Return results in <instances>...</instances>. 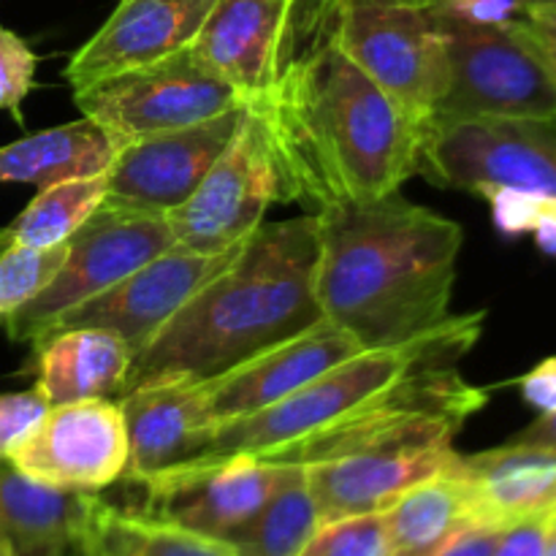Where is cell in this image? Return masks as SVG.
Masks as SVG:
<instances>
[{
  "label": "cell",
  "instance_id": "12",
  "mask_svg": "<svg viewBox=\"0 0 556 556\" xmlns=\"http://www.w3.org/2000/svg\"><path fill=\"white\" fill-rule=\"evenodd\" d=\"M286 465L233 454L199 456L155 476L125 481L141 492L136 514L168 521L182 530L226 541L255 519L280 483Z\"/></svg>",
  "mask_w": 556,
  "mask_h": 556
},
{
  "label": "cell",
  "instance_id": "14",
  "mask_svg": "<svg viewBox=\"0 0 556 556\" xmlns=\"http://www.w3.org/2000/svg\"><path fill=\"white\" fill-rule=\"evenodd\" d=\"M242 244L220 253H201V250L172 244L144 266L130 271L117 286L65 313L54 331L79 329V326L106 329L123 337L134 353H141L201 288L210 286L237 258Z\"/></svg>",
  "mask_w": 556,
  "mask_h": 556
},
{
  "label": "cell",
  "instance_id": "23",
  "mask_svg": "<svg viewBox=\"0 0 556 556\" xmlns=\"http://www.w3.org/2000/svg\"><path fill=\"white\" fill-rule=\"evenodd\" d=\"M123 141L103 125L81 117L0 147V182L36 188L68 179L101 177L117 157Z\"/></svg>",
  "mask_w": 556,
  "mask_h": 556
},
{
  "label": "cell",
  "instance_id": "2",
  "mask_svg": "<svg viewBox=\"0 0 556 556\" xmlns=\"http://www.w3.org/2000/svg\"><path fill=\"white\" fill-rule=\"evenodd\" d=\"M315 293L326 320L364 351L391 348L451 318L465 231L400 190L315 212Z\"/></svg>",
  "mask_w": 556,
  "mask_h": 556
},
{
  "label": "cell",
  "instance_id": "20",
  "mask_svg": "<svg viewBox=\"0 0 556 556\" xmlns=\"http://www.w3.org/2000/svg\"><path fill=\"white\" fill-rule=\"evenodd\" d=\"M36 389L49 405L81 400H117L125 389L134 348L106 329H58L33 345Z\"/></svg>",
  "mask_w": 556,
  "mask_h": 556
},
{
  "label": "cell",
  "instance_id": "28",
  "mask_svg": "<svg viewBox=\"0 0 556 556\" xmlns=\"http://www.w3.org/2000/svg\"><path fill=\"white\" fill-rule=\"evenodd\" d=\"M68 242L49 250L11 248L0 253V320L30 302L60 269Z\"/></svg>",
  "mask_w": 556,
  "mask_h": 556
},
{
  "label": "cell",
  "instance_id": "11",
  "mask_svg": "<svg viewBox=\"0 0 556 556\" xmlns=\"http://www.w3.org/2000/svg\"><path fill=\"white\" fill-rule=\"evenodd\" d=\"M282 199L280 172L271 155L264 123L248 103L242 125L195 193L168 212L174 244L220 253L242 244L264 223L271 204Z\"/></svg>",
  "mask_w": 556,
  "mask_h": 556
},
{
  "label": "cell",
  "instance_id": "15",
  "mask_svg": "<svg viewBox=\"0 0 556 556\" xmlns=\"http://www.w3.org/2000/svg\"><path fill=\"white\" fill-rule=\"evenodd\" d=\"M244 114L248 103L204 123L125 141L106 172V201L157 215L182 206L231 144Z\"/></svg>",
  "mask_w": 556,
  "mask_h": 556
},
{
  "label": "cell",
  "instance_id": "10",
  "mask_svg": "<svg viewBox=\"0 0 556 556\" xmlns=\"http://www.w3.org/2000/svg\"><path fill=\"white\" fill-rule=\"evenodd\" d=\"M418 174L438 188L478 195L489 188L556 195V114L432 128L424 136Z\"/></svg>",
  "mask_w": 556,
  "mask_h": 556
},
{
  "label": "cell",
  "instance_id": "27",
  "mask_svg": "<svg viewBox=\"0 0 556 556\" xmlns=\"http://www.w3.org/2000/svg\"><path fill=\"white\" fill-rule=\"evenodd\" d=\"M106 199V174L49 185L0 228V253L11 248L49 250L65 244Z\"/></svg>",
  "mask_w": 556,
  "mask_h": 556
},
{
  "label": "cell",
  "instance_id": "5",
  "mask_svg": "<svg viewBox=\"0 0 556 556\" xmlns=\"http://www.w3.org/2000/svg\"><path fill=\"white\" fill-rule=\"evenodd\" d=\"M445 90L432 128L467 119H541L556 114V81L525 22L467 25L443 11Z\"/></svg>",
  "mask_w": 556,
  "mask_h": 556
},
{
  "label": "cell",
  "instance_id": "25",
  "mask_svg": "<svg viewBox=\"0 0 556 556\" xmlns=\"http://www.w3.org/2000/svg\"><path fill=\"white\" fill-rule=\"evenodd\" d=\"M383 519L394 556H429L478 525L470 489L456 467L402 494L383 510Z\"/></svg>",
  "mask_w": 556,
  "mask_h": 556
},
{
  "label": "cell",
  "instance_id": "7",
  "mask_svg": "<svg viewBox=\"0 0 556 556\" xmlns=\"http://www.w3.org/2000/svg\"><path fill=\"white\" fill-rule=\"evenodd\" d=\"M337 27L340 0H215L190 49L253 101Z\"/></svg>",
  "mask_w": 556,
  "mask_h": 556
},
{
  "label": "cell",
  "instance_id": "19",
  "mask_svg": "<svg viewBox=\"0 0 556 556\" xmlns=\"http://www.w3.org/2000/svg\"><path fill=\"white\" fill-rule=\"evenodd\" d=\"M364 348L331 320L255 353L248 362L212 378V413L217 424L237 421L288 400L337 364L348 362Z\"/></svg>",
  "mask_w": 556,
  "mask_h": 556
},
{
  "label": "cell",
  "instance_id": "37",
  "mask_svg": "<svg viewBox=\"0 0 556 556\" xmlns=\"http://www.w3.org/2000/svg\"><path fill=\"white\" fill-rule=\"evenodd\" d=\"M500 532H503V527L497 525L467 527V530L459 532L448 546H443L440 552L429 556H492L494 546H497L500 541Z\"/></svg>",
  "mask_w": 556,
  "mask_h": 556
},
{
  "label": "cell",
  "instance_id": "18",
  "mask_svg": "<svg viewBox=\"0 0 556 556\" xmlns=\"http://www.w3.org/2000/svg\"><path fill=\"white\" fill-rule=\"evenodd\" d=\"M215 0H119L65 65L74 90L193 47Z\"/></svg>",
  "mask_w": 556,
  "mask_h": 556
},
{
  "label": "cell",
  "instance_id": "42",
  "mask_svg": "<svg viewBox=\"0 0 556 556\" xmlns=\"http://www.w3.org/2000/svg\"><path fill=\"white\" fill-rule=\"evenodd\" d=\"M27 556H63V552H38V554H27Z\"/></svg>",
  "mask_w": 556,
  "mask_h": 556
},
{
  "label": "cell",
  "instance_id": "9",
  "mask_svg": "<svg viewBox=\"0 0 556 556\" xmlns=\"http://www.w3.org/2000/svg\"><path fill=\"white\" fill-rule=\"evenodd\" d=\"M81 117L103 125L119 141L204 123L248 103V98L193 49L74 90Z\"/></svg>",
  "mask_w": 556,
  "mask_h": 556
},
{
  "label": "cell",
  "instance_id": "43",
  "mask_svg": "<svg viewBox=\"0 0 556 556\" xmlns=\"http://www.w3.org/2000/svg\"><path fill=\"white\" fill-rule=\"evenodd\" d=\"M0 556H11L9 552H3V548H0Z\"/></svg>",
  "mask_w": 556,
  "mask_h": 556
},
{
  "label": "cell",
  "instance_id": "29",
  "mask_svg": "<svg viewBox=\"0 0 556 556\" xmlns=\"http://www.w3.org/2000/svg\"><path fill=\"white\" fill-rule=\"evenodd\" d=\"M299 556H394L383 514L324 521Z\"/></svg>",
  "mask_w": 556,
  "mask_h": 556
},
{
  "label": "cell",
  "instance_id": "4",
  "mask_svg": "<svg viewBox=\"0 0 556 556\" xmlns=\"http://www.w3.org/2000/svg\"><path fill=\"white\" fill-rule=\"evenodd\" d=\"M486 313L451 315L440 329L391 348H369L348 362L326 369L320 378L299 389L288 400L237 418L217 424L206 451L201 456H264L304 443V440L340 427L356 413L367 410L383 400L416 369L429 364H456L478 342Z\"/></svg>",
  "mask_w": 556,
  "mask_h": 556
},
{
  "label": "cell",
  "instance_id": "31",
  "mask_svg": "<svg viewBox=\"0 0 556 556\" xmlns=\"http://www.w3.org/2000/svg\"><path fill=\"white\" fill-rule=\"evenodd\" d=\"M481 195L492 206L494 226L505 237L532 233L538 215H541L543 201H546L543 193H532V190L521 188H489Z\"/></svg>",
  "mask_w": 556,
  "mask_h": 556
},
{
  "label": "cell",
  "instance_id": "1",
  "mask_svg": "<svg viewBox=\"0 0 556 556\" xmlns=\"http://www.w3.org/2000/svg\"><path fill=\"white\" fill-rule=\"evenodd\" d=\"M248 103L269 136L286 204L320 212L380 199L418 174L424 134L337 36Z\"/></svg>",
  "mask_w": 556,
  "mask_h": 556
},
{
  "label": "cell",
  "instance_id": "8",
  "mask_svg": "<svg viewBox=\"0 0 556 556\" xmlns=\"http://www.w3.org/2000/svg\"><path fill=\"white\" fill-rule=\"evenodd\" d=\"M174 244L166 215L134 206L103 204L68 239V250L52 280L20 309L3 318L11 342L38 345L65 313L109 291Z\"/></svg>",
  "mask_w": 556,
  "mask_h": 556
},
{
  "label": "cell",
  "instance_id": "17",
  "mask_svg": "<svg viewBox=\"0 0 556 556\" xmlns=\"http://www.w3.org/2000/svg\"><path fill=\"white\" fill-rule=\"evenodd\" d=\"M459 456L454 443L418 440L313 462L304 465V472L320 521H334L358 514H383L413 486L454 470Z\"/></svg>",
  "mask_w": 556,
  "mask_h": 556
},
{
  "label": "cell",
  "instance_id": "24",
  "mask_svg": "<svg viewBox=\"0 0 556 556\" xmlns=\"http://www.w3.org/2000/svg\"><path fill=\"white\" fill-rule=\"evenodd\" d=\"M63 556H233L215 538L96 500Z\"/></svg>",
  "mask_w": 556,
  "mask_h": 556
},
{
  "label": "cell",
  "instance_id": "41",
  "mask_svg": "<svg viewBox=\"0 0 556 556\" xmlns=\"http://www.w3.org/2000/svg\"><path fill=\"white\" fill-rule=\"evenodd\" d=\"M521 3L527 9V5H556V0H521Z\"/></svg>",
  "mask_w": 556,
  "mask_h": 556
},
{
  "label": "cell",
  "instance_id": "22",
  "mask_svg": "<svg viewBox=\"0 0 556 556\" xmlns=\"http://www.w3.org/2000/svg\"><path fill=\"white\" fill-rule=\"evenodd\" d=\"M96 500L98 494L33 481L0 459V548L11 556L65 552Z\"/></svg>",
  "mask_w": 556,
  "mask_h": 556
},
{
  "label": "cell",
  "instance_id": "6",
  "mask_svg": "<svg viewBox=\"0 0 556 556\" xmlns=\"http://www.w3.org/2000/svg\"><path fill=\"white\" fill-rule=\"evenodd\" d=\"M337 41L427 136L448 76L440 0H340Z\"/></svg>",
  "mask_w": 556,
  "mask_h": 556
},
{
  "label": "cell",
  "instance_id": "38",
  "mask_svg": "<svg viewBox=\"0 0 556 556\" xmlns=\"http://www.w3.org/2000/svg\"><path fill=\"white\" fill-rule=\"evenodd\" d=\"M508 443L521 445V448L552 451V454H556V410L546 413V416H538V421H532L530 427L514 434Z\"/></svg>",
  "mask_w": 556,
  "mask_h": 556
},
{
  "label": "cell",
  "instance_id": "34",
  "mask_svg": "<svg viewBox=\"0 0 556 556\" xmlns=\"http://www.w3.org/2000/svg\"><path fill=\"white\" fill-rule=\"evenodd\" d=\"M440 9L467 25H508L525 14L521 0H440Z\"/></svg>",
  "mask_w": 556,
  "mask_h": 556
},
{
  "label": "cell",
  "instance_id": "32",
  "mask_svg": "<svg viewBox=\"0 0 556 556\" xmlns=\"http://www.w3.org/2000/svg\"><path fill=\"white\" fill-rule=\"evenodd\" d=\"M47 410L49 402L36 386L30 391L0 394V459H5V454L41 421Z\"/></svg>",
  "mask_w": 556,
  "mask_h": 556
},
{
  "label": "cell",
  "instance_id": "33",
  "mask_svg": "<svg viewBox=\"0 0 556 556\" xmlns=\"http://www.w3.org/2000/svg\"><path fill=\"white\" fill-rule=\"evenodd\" d=\"M548 521H552V514H541L527 516V519L503 527L492 556H543V552H546Z\"/></svg>",
  "mask_w": 556,
  "mask_h": 556
},
{
  "label": "cell",
  "instance_id": "16",
  "mask_svg": "<svg viewBox=\"0 0 556 556\" xmlns=\"http://www.w3.org/2000/svg\"><path fill=\"white\" fill-rule=\"evenodd\" d=\"M128 429V470L123 481L155 476L199 459L217 421L212 413V378H172L134 386L117 396Z\"/></svg>",
  "mask_w": 556,
  "mask_h": 556
},
{
  "label": "cell",
  "instance_id": "21",
  "mask_svg": "<svg viewBox=\"0 0 556 556\" xmlns=\"http://www.w3.org/2000/svg\"><path fill=\"white\" fill-rule=\"evenodd\" d=\"M456 472L470 489L478 525L508 527L527 516L556 510V454L552 451L500 445L459 456Z\"/></svg>",
  "mask_w": 556,
  "mask_h": 556
},
{
  "label": "cell",
  "instance_id": "36",
  "mask_svg": "<svg viewBox=\"0 0 556 556\" xmlns=\"http://www.w3.org/2000/svg\"><path fill=\"white\" fill-rule=\"evenodd\" d=\"M521 22L541 49L556 81V5H527Z\"/></svg>",
  "mask_w": 556,
  "mask_h": 556
},
{
  "label": "cell",
  "instance_id": "40",
  "mask_svg": "<svg viewBox=\"0 0 556 556\" xmlns=\"http://www.w3.org/2000/svg\"><path fill=\"white\" fill-rule=\"evenodd\" d=\"M543 556H556V510L552 514V521H548V538H546V552Z\"/></svg>",
  "mask_w": 556,
  "mask_h": 556
},
{
  "label": "cell",
  "instance_id": "30",
  "mask_svg": "<svg viewBox=\"0 0 556 556\" xmlns=\"http://www.w3.org/2000/svg\"><path fill=\"white\" fill-rule=\"evenodd\" d=\"M38 58L25 38L0 25V109L22 123V101L36 85Z\"/></svg>",
  "mask_w": 556,
  "mask_h": 556
},
{
  "label": "cell",
  "instance_id": "3",
  "mask_svg": "<svg viewBox=\"0 0 556 556\" xmlns=\"http://www.w3.org/2000/svg\"><path fill=\"white\" fill-rule=\"evenodd\" d=\"M315 269V212L261 223L244 239L237 258L201 288L144 351L136 353L123 391L172 375L217 378L324 320Z\"/></svg>",
  "mask_w": 556,
  "mask_h": 556
},
{
  "label": "cell",
  "instance_id": "39",
  "mask_svg": "<svg viewBox=\"0 0 556 556\" xmlns=\"http://www.w3.org/2000/svg\"><path fill=\"white\" fill-rule=\"evenodd\" d=\"M532 237H535L538 248L546 255L556 258V195H546L541 206V215H538L535 228H532Z\"/></svg>",
  "mask_w": 556,
  "mask_h": 556
},
{
  "label": "cell",
  "instance_id": "35",
  "mask_svg": "<svg viewBox=\"0 0 556 556\" xmlns=\"http://www.w3.org/2000/svg\"><path fill=\"white\" fill-rule=\"evenodd\" d=\"M521 396L535 407L541 416L556 410V356L543 358L535 369L519 380Z\"/></svg>",
  "mask_w": 556,
  "mask_h": 556
},
{
  "label": "cell",
  "instance_id": "13",
  "mask_svg": "<svg viewBox=\"0 0 556 556\" xmlns=\"http://www.w3.org/2000/svg\"><path fill=\"white\" fill-rule=\"evenodd\" d=\"M5 462L47 486L98 494L128 470V429L117 400L49 405Z\"/></svg>",
  "mask_w": 556,
  "mask_h": 556
},
{
  "label": "cell",
  "instance_id": "26",
  "mask_svg": "<svg viewBox=\"0 0 556 556\" xmlns=\"http://www.w3.org/2000/svg\"><path fill=\"white\" fill-rule=\"evenodd\" d=\"M324 525L302 465H286L264 508L242 530L226 538L233 556H299Z\"/></svg>",
  "mask_w": 556,
  "mask_h": 556
}]
</instances>
